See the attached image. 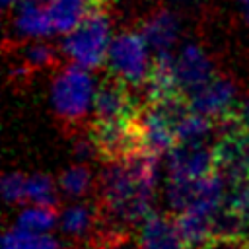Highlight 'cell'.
<instances>
[{
  "mask_svg": "<svg viewBox=\"0 0 249 249\" xmlns=\"http://www.w3.org/2000/svg\"><path fill=\"white\" fill-rule=\"evenodd\" d=\"M109 18L105 12H89L66 33L64 53L84 68H97L109 54Z\"/></svg>",
  "mask_w": 249,
  "mask_h": 249,
  "instance_id": "obj_2",
  "label": "cell"
},
{
  "mask_svg": "<svg viewBox=\"0 0 249 249\" xmlns=\"http://www.w3.org/2000/svg\"><path fill=\"white\" fill-rule=\"evenodd\" d=\"M224 204L233 208L249 224V181H241V183L230 185Z\"/></svg>",
  "mask_w": 249,
  "mask_h": 249,
  "instance_id": "obj_20",
  "label": "cell"
},
{
  "mask_svg": "<svg viewBox=\"0 0 249 249\" xmlns=\"http://www.w3.org/2000/svg\"><path fill=\"white\" fill-rule=\"evenodd\" d=\"M107 60L111 74H115L128 86L144 84L150 70L148 43L144 35L134 31L117 35L109 45Z\"/></svg>",
  "mask_w": 249,
  "mask_h": 249,
  "instance_id": "obj_4",
  "label": "cell"
},
{
  "mask_svg": "<svg viewBox=\"0 0 249 249\" xmlns=\"http://www.w3.org/2000/svg\"><path fill=\"white\" fill-rule=\"evenodd\" d=\"M19 0H4V8H12V6H18Z\"/></svg>",
  "mask_w": 249,
  "mask_h": 249,
  "instance_id": "obj_24",
  "label": "cell"
},
{
  "mask_svg": "<svg viewBox=\"0 0 249 249\" xmlns=\"http://www.w3.org/2000/svg\"><path fill=\"white\" fill-rule=\"evenodd\" d=\"M189 101L195 113L212 119L222 124L239 115V105L235 101V88L228 78L214 76L202 86L189 91Z\"/></svg>",
  "mask_w": 249,
  "mask_h": 249,
  "instance_id": "obj_5",
  "label": "cell"
},
{
  "mask_svg": "<svg viewBox=\"0 0 249 249\" xmlns=\"http://www.w3.org/2000/svg\"><path fill=\"white\" fill-rule=\"evenodd\" d=\"M2 195L8 204H18L27 198V177L18 171L6 173L2 179Z\"/></svg>",
  "mask_w": 249,
  "mask_h": 249,
  "instance_id": "obj_21",
  "label": "cell"
},
{
  "mask_svg": "<svg viewBox=\"0 0 249 249\" xmlns=\"http://www.w3.org/2000/svg\"><path fill=\"white\" fill-rule=\"evenodd\" d=\"M212 216L214 214H206V212L191 210V208L177 212L175 224L185 243L189 245V249H208L216 245Z\"/></svg>",
  "mask_w": 249,
  "mask_h": 249,
  "instance_id": "obj_10",
  "label": "cell"
},
{
  "mask_svg": "<svg viewBox=\"0 0 249 249\" xmlns=\"http://www.w3.org/2000/svg\"><path fill=\"white\" fill-rule=\"evenodd\" d=\"M138 226V249H189L175 220L165 214L150 212Z\"/></svg>",
  "mask_w": 249,
  "mask_h": 249,
  "instance_id": "obj_8",
  "label": "cell"
},
{
  "mask_svg": "<svg viewBox=\"0 0 249 249\" xmlns=\"http://www.w3.org/2000/svg\"><path fill=\"white\" fill-rule=\"evenodd\" d=\"M140 33L144 35L148 47L156 54L169 53L179 35V19L175 14H171L167 10H160V12L152 14L142 23Z\"/></svg>",
  "mask_w": 249,
  "mask_h": 249,
  "instance_id": "obj_12",
  "label": "cell"
},
{
  "mask_svg": "<svg viewBox=\"0 0 249 249\" xmlns=\"http://www.w3.org/2000/svg\"><path fill=\"white\" fill-rule=\"evenodd\" d=\"M51 99L56 115L62 121L68 123L82 121L95 99V89L89 74L78 66H70L62 70L53 84Z\"/></svg>",
  "mask_w": 249,
  "mask_h": 249,
  "instance_id": "obj_3",
  "label": "cell"
},
{
  "mask_svg": "<svg viewBox=\"0 0 249 249\" xmlns=\"http://www.w3.org/2000/svg\"><path fill=\"white\" fill-rule=\"evenodd\" d=\"M86 14L88 10L82 0H51L49 2V16L54 31H62V33L72 31L84 19Z\"/></svg>",
  "mask_w": 249,
  "mask_h": 249,
  "instance_id": "obj_13",
  "label": "cell"
},
{
  "mask_svg": "<svg viewBox=\"0 0 249 249\" xmlns=\"http://www.w3.org/2000/svg\"><path fill=\"white\" fill-rule=\"evenodd\" d=\"M27 200L41 206H56V185L54 181L45 173H33L27 177Z\"/></svg>",
  "mask_w": 249,
  "mask_h": 249,
  "instance_id": "obj_18",
  "label": "cell"
},
{
  "mask_svg": "<svg viewBox=\"0 0 249 249\" xmlns=\"http://www.w3.org/2000/svg\"><path fill=\"white\" fill-rule=\"evenodd\" d=\"M23 62L33 70V68H47L56 62V53L51 45L45 43H31L23 49Z\"/></svg>",
  "mask_w": 249,
  "mask_h": 249,
  "instance_id": "obj_19",
  "label": "cell"
},
{
  "mask_svg": "<svg viewBox=\"0 0 249 249\" xmlns=\"http://www.w3.org/2000/svg\"><path fill=\"white\" fill-rule=\"evenodd\" d=\"M101 210L89 202H74L66 206L60 216L58 224L64 235L74 239H93V233H97V222H99Z\"/></svg>",
  "mask_w": 249,
  "mask_h": 249,
  "instance_id": "obj_11",
  "label": "cell"
},
{
  "mask_svg": "<svg viewBox=\"0 0 249 249\" xmlns=\"http://www.w3.org/2000/svg\"><path fill=\"white\" fill-rule=\"evenodd\" d=\"M91 179H93V177H91V171H89L86 165L78 163V165L68 167V169L60 175L58 187H60V191H62L66 196L80 198V196H84V195L91 189Z\"/></svg>",
  "mask_w": 249,
  "mask_h": 249,
  "instance_id": "obj_17",
  "label": "cell"
},
{
  "mask_svg": "<svg viewBox=\"0 0 249 249\" xmlns=\"http://www.w3.org/2000/svg\"><path fill=\"white\" fill-rule=\"evenodd\" d=\"M241 245H243V249H249V235H247V237H245V241H243V243H241Z\"/></svg>",
  "mask_w": 249,
  "mask_h": 249,
  "instance_id": "obj_25",
  "label": "cell"
},
{
  "mask_svg": "<svg viewBox=\"0 0 249 249\" xmlns=\"http://www.w3.org/2000/svg\"><path fill=\"white\" fill-rule=\"evenodd\" d=\"M239 117H241V123L245 124V128L249 130V101L239 105Z\"/></svg>",
  "mask_w": 249,
  "mask_h": 249,
  "instance_id": "obj_23",
  "label": "cell"
},
{
  "mask_svg": "<svg viewBox=\"0 0 249 249\" xmlns=\"http://www.w3.org/2000/svg\"><path fill=\"white\" fill-rule=\"evenodd\" d=\"M175 74L183 91H191L210 78H214V68L204 51L196 45H187L175 58Z\"/></svg>",
  "mask_w": 249,
  "mask_h": 249,
  "instance_id": "obj_9",
  "label": "cell"
},
{
  "mask_svg": "<svg viewBox=\"0 0 249 249\" xmlns=\"http://www.w3.org/2000/svg\"><path fill=\"white\" fill-rule=\"evenodd\" d=\"M60 241L47 233L27 231L19 228H10L2 237V249H60Z\"/></svg>",
  "mask_w": 249,
  "mask_h": 249,
  "instance_id": "obj_14",
  "label": "cell"
},
{
  "mask_svg": "<svg viewBox=\"0 0 249 249\" xmlns=\"http://www.w3.org/2000/svg\"><path fill=\"white\" fill-rule=\"evenodd\" d=\"M218 126L212 119L191 111L177 126H175V138L177 142H202L204 138L210 136V132Z\"/></svg>",
  "mask_w": 249,
  "mask_h": 249,
  "instance_id": "obj_16",
  "label": "cell"
},
{
  "mask_svg": "<svg viewBox=\"0 0 249 249\" xmlns=\"http://www.w3.org/2000/svg\"><path fill=\"white\" fill-rule=\"evenodd\" d=\"M241 2H243V4H249V0H241Z\"/></svg>",
  "mask_w": 249,
  "mask_h": 249,
  "instance_id": "obj_26",
  "label": "cell"
},
{
  "mask_svg": "<svg viewBox=\"0 0 249 249\" xmlns=\"http://www.w3.org/2000/svg\"><path fill=\"white\" fill-rule=\"evenodd\" d=\"M183 2H187V0H183Z\"/></svg>",
  "mask_w": 249,
  "mask_h": 249,
  "instance_id": "obj_27",
  "label": "cell"
},
{
  "mask_svg": "<svg viewBox=\"0 0 249 249\" xmlns=\"http://www.w3.org/2000/svg\"><path fill=\"white\" fill-rule=\"evenodd\" d=\"M74 156L78 158V160H89V158H93V156H97V150H95V146H93V142H91V138H89V134L88 136H78L76 140H74Z\"/></svg>",
  "mask_w": 249,
  "mask_h": 249,
  "instance_id": "obj_22",
  "label": "cell"
},
{
  "mask_svg": "<svg viewBox=\"0 0 249 249\" xmlns=\"http://www.w3.org/2000/svg\"><path fill=\"white\" fill-rule=\"evenodd\" d=\"M126 82L111 74L95 89L93 119L99 121H128L136 119L142 109L126 89Z\"/></svg>",
  "mask_w": 249,
  "mask_h": 249,
  "instance_id": "obj_6",
  "label": "cell"
},
{
  "mask_svg": "<svg viewBox=\"0 0 249 249\" xmlns=\"http://www.w3.org/2000/svg\"><path fill=\"white\" fill-rule=\"evenodd\" d=\"M160 156L134 154L123 161H111L99 179V210L109 228L126 230L140 224L152 212L158 185Z\"/></svg>",
  "mask_w": 249,
  "mask_h": 249,
  "instance_id": "obj_1",
  "label": "cell"
},
{
  "mask_svg": "<svg viewBox=\"0 0 249 249\" xmlns=\"http://www.w3.org/2000/svg\"><path fill=\"white\" fill-rule=\"evenodd\" d=\"M58 222V214L53 206H41V204H33L23 208L14 226L19 230H27V231H37V233H47L51 231Z\"/></svg>",
  "mask_w": 249,
  "mask_h": 249,
  "instance_id": "obj_15",
  "label": "cell"
},
{
  "mask_svg": "<svg viewBox=\"0 0 249 249\" xmlns=\"http://www.w3.org/2000/svg\"><path fill=\"white\" fill-rule=\"evenodd\" d=\"M216 171L214 152L202 142H177L167 152L169 179L196 181Z\"/></svg>",
  "mask_w": 249,
  "mask_h": 249,
  "instance_id": "obj_7",
  "label": "cell"
}]
</instances>
